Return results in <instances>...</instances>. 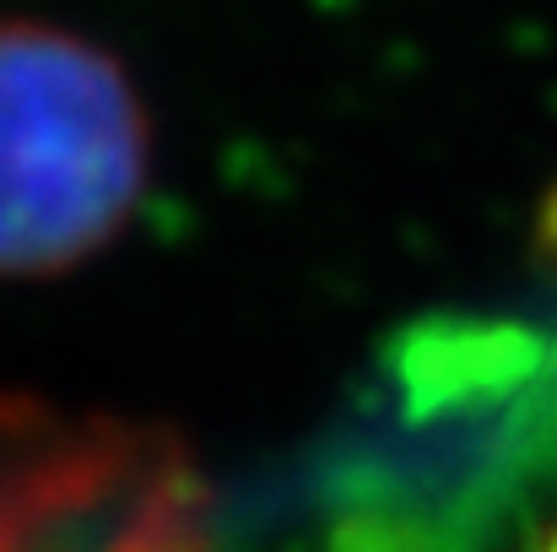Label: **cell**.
Masks as SVG:
<instances>
[{
	"label": "cell",
	"mask_w": 557,
	"mask_h": 552,
	"mask_svg": "<svg viewBox=\"0 0 557 552\" xmlns=\"http://www.w3.org/2000/svg\"><path fill=\"white\" fill-rule=\"evenodd\" d=\"M536 552H557V531H553V537H547V542H542V548H536Z\"/></svg>",
	"instance_id": "7a4b0ae2"
},
{
	"label": "cell",
	"mask_w": 557,
	"mask_h": 552,
	"mask_svg": "<svg viewBox=\"0 0 557 552\" xmlns=\"http://www.w3.org/2000/svg\"><path fill=\"white\" fill-rule=\"evenodd\" d=\"M152 131L131 71L92 38L0 16V277H65L136 217Z\"/></svg>",
	"instance_id": "6da1fadb"
}]
</instances>
